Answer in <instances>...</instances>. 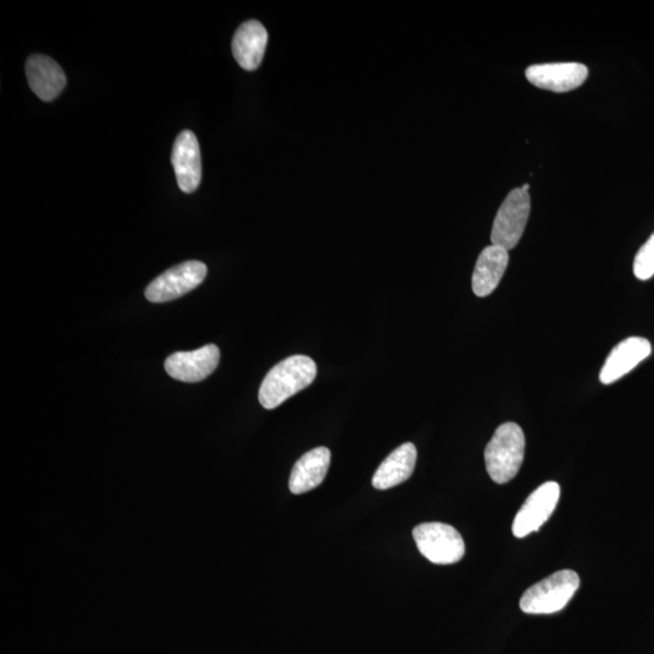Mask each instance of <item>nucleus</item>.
<instances>
[{"label":"nucleus","mask_w":654,"mask_h":654,"mask_svg":"<svg viewBox=\"0 0 654 654\" xmlns=\"http://www.w3.org/2000/svg\"><path fill=\"white\" fill-rule=\"evenodd\" d=\"M318 367L306 355H292L280 361L263 380L258 399L265 409L273 410L311 386L317 377Z\"/></svg>","instance_id":"f257e3e1"},{"label":"nucleus","mask_w":654,"mask_h":654,"mask_svg":"<svg viewBox=\"0 0 654 654\" xmlns=\"http://www.w3.org/2000/svg\"><path fill=\"white\" fill-rule=\"evenodd\" d=\"M525 445V434L518 424L508 422L497 428L485 450L487 473L496 484H507L519 473Z\"/></svg>","instance_id":"f03ea898"},{"label":"nucleus","mask_w":654,"mask_h":654,"mask_svg":"<svg viewBox=\"0 0 654 654\" xmlns=\"http://www.w3.org/2000/svg\"><path fill=\"white\" fill-rule=\"evenodd\" d=\"M579 584L581 581L575 571L555 572L526 590L520 600V608L529 615H552L564 610L576 594Z\"/></svg>","instance_id":"7ed1b4c3"},{"label":"nucleus","mask_w":654,"mask_h":654,"mask_svg":"<svg viewBox=\"0 0 654 654\" xmlns=\"http://www.w3.org/2000/svg\"><path fill=\"white\" fill-rule=\"evenodd\" d=\"M418 550L436 565H452L466 554V545L455 527L443 522H426L412 532Z\"/></svg>","instance_id":"20e7f679"},{"label":"nucleus","mask_w":654,"mask_h":654,"mask_svg":"<svg viewBox=\"0 0 654 654\" xmlns=\"http://www.w3.org/2000/svg\"><path fill=\"white\" fill-rule=\"evenodd\" d=\"M531 211V198L529 192L522 188H515L508 194L501 208H499L495 222H493L491 242L492 245L512 250L520 242L525 232Z\"/></svg>","instance_id":"39448f33"},{"label":"nucleus","mask_w":654,"mask_h":654,"mask_svg":"<svg viewBox=\"0 0 654 654\" xmlns=\"http://www.w3.org/2000/svg\"><path fill=\"white\" fill-rule=\"evenodd\" d=\"M206 274H208V268L203 262L181 263L154 279L145 291L146 298L153 303L177 300L188 294L189 291L197 289L203 283Z\"/></svg>","instance_id":"423d86ee"},{"label":"nucleus","mask_w":654,"mask_h":654,"mask_svg":"<svg viewBox=\"0 0 654 654\" xmlns=\"http://www.w3.org/2000/svg\"><path fill=\"white\" fill-rule=\"evenodd\" d=\"M560 492V486L555 481H548L533 491L515 516L514 536L525 538L541 529L558 506Z\"/></svg>","instance_id":"0eeeda50"},{"label":"nucleus","mask_w":654,"mask_h":654,"mask_svg":"<svg viewBox=\"0 0 654 654\" xmlns=\"http://www.w3.org/2000/svg\"><path fill=\"white\" fill-rule=\"evenodd\" d=\"M218 363L220 349L215 344H208L197 351L171 354L165 361V370L177 381L197 383L208 378L217 369Z\"/></svg>","instance_id":"6e6552de"},{"label":"nucleus","mask_w":654,"mask_h":654,"mask_svg":"<svg viewBox=\"0 0 654 654\" xmlns=\"http://www.w3.org/2000/svg\"><path fill=\"white\" fill-rule=\"evenodd\" d=\"M588 74V67L577 62L545 63L526 70V78L531 84L553 93H567L579 88Z\"/></svg>","instance_id":"1a4fd4ad"},{"label":"nucleus","mask_w":654,"mask_h":654,"mask_svg":"<svg viewBox=\"0 0 654 654\" xmlns=\"http://www.w3.org/2000/svg\"><path fill=\"white\" fill-rule=\"evenodd\" d=\"M171 163L181 191L185 193L197 191L202 182V156H200L197 136L192 131L185 130L177 136L172 148Z\"/></svg>","instance_id":"9d476101"},{"label":"nucleus","mask_w":654,"mask_h":654,"mask_svg":"<svg viewBox=\"0 0 654 654\" xmlns=\"http://www.w3.org/2000/svg\"><path fill=\"white\" fill-rule=\"evenodd\" d=\"M652 346L650 341L642 337H629L618 343L608 354L604 367L600 372V381L611 384L634 370L642 361L650 357Z\"/></svg>","instance_id":"9b49d317"},{"label":"nucleus","mask_w":654,"mask_h":654,"mask_svg":"<svg viewBox=\"0 0 654 654\" xmlns=\"http://www.w3.org/2000/svg\"><path fill=\"white\" fill-rule=\"evenodd\" d=\"M28 84L40 100L53 101L66 88L67 78L59 63L44 55H32L26 63Z\"/></svg>","instance_id":"f8f14e48"},{"label":"nucleus","mask_w":654,"mask_h":654,"mask_svg":"<svg viewBox=\"0 0 654 654\" xmlns=\"http://www.w3.org/2000/svg\"><path fill=\"white\" fill-rule=\"evenodd\" d=\"M268 43V33L261 22H244L235 32L232 50L235 61L245 71H255L261 66Z\"/></svg>","instance_id":"ddd939ff"},{"label":"nucleus","mask_w":654,"mask_h":654,"mask_svg":"<svg viewBox=\"0 0 654 654\" xmlns=\"http://www.w3.org/2000/svg\"><path fill=\"white\" fill-rule=\"evenodd\" d=\"M330 463L331 452L327 447H317V449L304 453L292 469L290 491L294 495H302V493L317 489L326 478Z\"/></svg>","instance_id":"4468645a"},{"label":"nucleus","mask_w":654,"mask_h":654,"mask_svg":"<svg viewBox=\"0 0 654 654\" xmlns=\"http://www.w3.org/2000/svg\"><path fill=\"white\" fill-rule=\"evenodd\" d=\"M508 250L490 245L481 252L473 273V292L478 297H486L497 289L508 267Z\"/></svg>","instance_id":"2eb2a0df"},{"label":"nucleus","mask_w":654,"mask_h":654,"mask_svg":"<svg viewBox=\"0 0 654 654\" xmlns=\"http://www.w3.org/2000/svg\"><path fill=\"white\" fill-rule=\"evenodd\" d=\"M417 461L416 446L406 443L394 450L376 470L372 486L377 490H389L411 478Z\"/></svg>","instance_id":"dca6fc26"},{"label":"nucleus","mask_w":654,"mask_h":654,"mask_svg":"<svg viewBox=\"0 0 654 654\" xmlns=\"http://www.w3.org/2000/svg\"><path fill=\"white\" fill-rule=\"evenodd\" d=\"M634 274L639 280H648L654 275V233L635 256Z\"/></svg>","instance_id":"f3484780"},{"label":"nucleus","mask_w":654,"mask_h":654,"mask_svg":"<svg viewBox=\"0 0 654 654\" xmlns=\"http://www.w3.org/2000/svg\"><path fill=\"white\" fill-rule=\"evenodd\" d=\"M521 188L524 189V191L529 192L530 185H525L524 187Z\"/></svg>","instance_id":"a211bd4d"}]
</instances>
